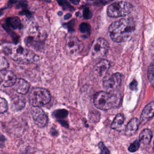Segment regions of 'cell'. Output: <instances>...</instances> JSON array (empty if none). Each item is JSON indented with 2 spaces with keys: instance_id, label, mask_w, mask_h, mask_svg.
Masks as SVG:
<instances>
[{
  "instance_id": "21",
  "label": "cell",
  "mask_w": 154,
  "mask_h": 154,
  "mask_svg": "<svg viewBox=\"0 0 154 154\" xmlns=\"http://www.w3.org/2000/svg\"><path fill=\"white\" fill-rule=\"evenodd\" d=\"M9 64L6 58L0 54V71L6 70L8 67Z\"/></svg>"
},
{
  "instance_id": "31",
  "label": "cell",
  "mask_w": 154,
  "mask_h": 154,
  "mask_svg": "<svg viewBox=\"0 0 154 154\" xmlns=\"http://www.w3.org/2000/svg\"><path fill=\"white\" fill-rule=\"evenodd\" d=\"M61 14H62L61 11H59V13H58V14H59V15H61Z\"/></svg>"
},
{
  "instance_id": "20",
  "label": "cell",
  "mask_w": 154,
  "mask_h": 154,
  "mask_svg": "<svg viewBox=\"0 0 154 154\" xmlns=\"http://www.w3.org/2000/svg\"><path fill=\"white\" fill-rule=\"evenodd\" d=\"M79 30L84 34L89 35L90 34V26L87 23H82L80 25Z\"/></svg>"
},
{
  "instance_id": "12",
  "label": "cell",
  "mask_w": 154,
  "mask_h": 154,
  "mask_svg": "<svg viewBox=\"0 0 154 154\" xmlns=\"http://www.w3.org/2000/svg\"><path fill=\"white\" fill-rule=\"evenodd\" d=\"M154 116V101L150 102L143 109L140 120L141 123H146Z\"/></svg>"
},
{
  "instance_id": "16",
  "label": "cell",
  "mask_w": 154,
  "mask_h": 154,
  "mask_svg": "<svg viewBox=\"0 0 154 154\" xmlns=\"http://www.w3.org/2000/svg\"><path fill=\"white\" fill-rule=\"evenodd\" d=\"M25 105V100L23 97L17 95L15 96L11 101V106L16 110H20Z\"/></svg>"
},
{
  "instance_id": "18",
  "label": "cell",
  "mask_w": 154,
  "mask_h": 154,
  "mask_svg": "<svg viewBox=\"0 0 154 154\" xmlns=\"http://www.w3.org/2000/svg\"><path fill=\"white\" fill-rule=\"evenodd\" d=\"M124 120H125V118L122 114L120 113L117 114L111 125V128L113 129H118L123 125V123H124Z\"/></svg>"
},
{
  "instance_id": "5",
  "label": "cell",
  "mask_w": 154,
  "mask_h": 154,
  "mask_svg": "<svg viewBox=\"0 0 154 154\" xmlns=\"http://www.w3.org/2000/svg\"><path fill=\"white\" fill-rule=\"evenodd\" d=\"M133 6L126 1H119L112 3L107 8V14L111 17H119L129 14Z\"/></svg>"
},
{
  "instance_id": "27",
  "label": "cell",
  "mask_w": 154,
  "mask_h": 154,
  "mask_svg": "<svg viewBox=\"0 0 154 154\" xmlns=\"http://www.w3.org/2000/svg\"><path fill=\"white\" fill-rule=\"evenodd\" d=\"M129 88L132 90H136L137 89V82L136 80H133L129 84Z\"/></svg>"
},
{
  "instance_id": "9",
  "label": "cell",
  "mask_w": 154,
  "mask_h": 154,
  "mask_svg": "<svg viewBox=\"0 0 154 154\" xmlns=\"http://www.w3.org/2000/svg\"><path fill=\"white\" fill-rule=\"evenodd\" d=\"M31 111L32 117L36 125L40 128L45 127L48 122L46 114L38 106H34Z\"/></svg>"
},
{
  "instance_id": "28",
  "label": "cell",
  "mask_w": 154,
  "mask_h": 154,
  "mask_svg": "<svg viewBox=\"0 0 154 154\" xmlns=\"http://www.w3.org/2000/svg\"><path fill=\"white\" fill-rule=\"evenodd\" d=\"M72 17V14H71V13H67L65 16H64V19H65V20H67V19H70V17Z\"/></svg>"
},
{
  "instance_id": "14",
  "label": "cell",
  "mask_w": 154,
  "mask_h": 154,
  "mask_svg": "<svg viewBox=\"0 0 154 154\" xmlns=\"http://www.w3.org/2000/svg\"><path fill=\"white\" fill-rule=\"evenodd\" d=\"M139 124H140V122L137 118L132 119L129 122V123L126 126V128L125 129L126 135H132L134 134H135L138 128Z\"/></svg>"
},
{
  "instance_id": "2",
  "label": "cell",
  "mask_w": 154,
  "mask_h": 154,
  "mask_svg": "<svg viewBox=\"0 0 154 154\" xmlns=\"http://www.w3.org/2000/svg\"><path fill=\"white\" fill-rule=\"evenodd\" d=\"M3 49L11 59L19 63H31L38 60V57L33 51L20 45H6Z\"/></svg>"
},
{
  "instance_id": "25",
  "label": "cell",
  "mask_w": 154,
  "mask_h": 154,
  "mask_svg": "<svg viewBox=\"0 0 154 154\" xmlns=\"http://www.w3.org/2000/svg\"><path fill=\"white\" fill-rule=\"evenodd\" d=\"M98 147L100 150V152L102 153H109V151L108 150V149L106 147V146L104 145V144L102 142H100L98 144Z\"/></svg>"
},
{
  "instance_id": "13",
  "label": "cell",
  "mask_w": 154,
  "mask_h": 154,
  "mask_svg": "<svg viewBox=\"0 0 154 154\" xmlns=\"http://www.w3.org/2000/svg\"><path fill=\"white\" fill-rule=\"evenodd\" d=\"M14 90L20 94H25L29 90V83L23 79L19 78L16 79L13 85Z\"/></svg>"
},
{
  "instance_id": "10",
  "label": "cell",
  "mask_w": 154,
  "mask_h": 154,
  "mask_svg": "<svg viewBox=\"0 0 154 154\" xmlns=\"http://www.w3.org/2000/svg\"><path fill=\"white\" fill-rule=\"evenodd\" d=\"M16 79V76L11 71L4 70L0 73V84L4 87L13 86Z\"/></svg>"
},
{
  "instance_id": "17",
  "label": "cell",
  "mask_w": 154,
  "mask_h": 154,
  "mask_svg": "<svg viewBox=\"0 0 154 154\" xmlns=\"http://www.w3.org/2000/svg\"><path fill=\"white\" fill-rule=\"evenodd\" d=\"M7 23L8 26L13 29L20 28L22 24L20 20L17 17H10L7 19Z\"/></svg>"
},
{
  "instance_id": "1",
  "label": "cell",
  "mask_w": 154,
  "mask_h": 154,
  "mask_svg": "<svg viewBox=\"0 0 154 154\" xmlns=\"http://www.w3.org/2000/svg\"><path fill=\"white\" fill-rule=\"evenodd\" d=\"M135 29V21L132 17L123 18L112 22L108 28L111 39L115 42L128 40Z\"/></svg>"
},
{
  "instance_id": "11",
  "label": "cell",
  "mask_w": 154,
  "mask_h": 154,
  "mask_svg": "<svg viewBox=\"0 0 154 154\" xmlns=\"http://www.w3.org/2000/svg\"><path fill=\"white\" fill-rule=\"evenodd\" d=\"M110 66L109 61L107 60H102L94 67V73L98 77L104 76Z\"/></svg>"
},
{
  "instance_id": "7",
  "label": "cell",
  "mask_w": 154,
  "mask_h": 154,
  "mask_svg": "<svg viewBox=\"0 0 154 154\" xmlns=\"http://www.w3.org/2000/svg\"><path fill=\"white\" fill-rule=\"evenodd\" d=\"M122 76L119 73H115L106 75L103 80V88L108 92L116 91L120 85Z\"/></svg>"
},
{
  "instance_id": "33",
  "label": "cell",
  "mask_w": 154,
  "mask_h": 154,
  "mask_svg": "<svg viewBox=\"0 0 154 154\" xmlns=\"http://www.w3.org/2000/svg\"><path fill=\"white\" fill-rule=\"evenodd\" d=\"M153 144H154V143H153Z\"/></svg>"
},
{
  "instance_id": "23",
  "label": "cell",
  "mask_w": 154,
  "mask_h": 154,
  "mask_svg": "<svg viewBox=\"0 0 154 154\" xmlns=\"http://www.w3.org/2000/svg\"><path fill=\"white\" fill-rule=\"evenodd\" d=\"M140 143L139 140L134 141L129 146L128 150L131 152H134L137 151L139 147H140Z\"/></svg>"
},
{
  "instance_id": "6",
  "label": "cell",
  "mask_w": 154,
  "mask_h": 154,
  "mask_svg": "<svg viewBox=\"0 0 154 154\" xmlns=\"http://www.w3.org/2000/svg\"><path fill=\"white\" fill-rule=\"evenodd\" d=\"M109 49L108 42L103 38H99L96 40L91 48V57L95 59L103 57L107 53Z\"/></svg>"
},
{
  "instance_id": "3",
  "label": "cell",
  "mask_w": 154,
  "mask_h": 154,
  "mask_svg": "<svg viewBox=\"0 0 154 154\" xmlns=\"http://www.w3.org/2000/svg\"><path fill=\"white\" fill-rule=\"evenodd\" d=\"M93 102L97 108L107 110L117 106L120 103V97L112 92L99 91L94 95Z\"/></svg>"
},
{
  "instance_id": "4",
  "label": "cell",
  "mask_w": 154,
  "mask_h": 154,
  "mask_svg": "<svg viewBox=\"0 0 154 154\" xmlns=\"http://www.w3.org/2000/svg\"><path fill=\"white\" fill-rule=\"evenodd\" d=\"M51 94L46 89L37 87L33 88L29 95V101L34 106L41 107L51 100Z\"/></svg>"
},
{
  "instance_id": "15",
  "label": "cell",
  "mask_w": 154,
  "mask_h": 154,
  "mask_svg": "<svg viewBox=\"0 0 154 154\" xmlns=\"http://www.w3.org/2000/svg\"><path fill=\"white\" fill-rule=\"evenodd\" d=\"M152 132L149 129H143L139 135V141L141 144L147 145L151 141Z\"/></svg>"
},
{
  "instance_id": "19",
  "label": "cell",
  "mask_w": 154,
  "mask_h": 154,
  "mask_svg": "<svg viewBox=\"0 0 154 154\" xmlns=\"http://www.w3.org/2000/svg\"><path fill=\"white\" fill-rule=\"evenodd\" d=\"M147 76L150 84L154 87V63H151L147 69Z\"/></svg>"
},
{
  "instance_id": "22",
  "label": "cell",
  "mask_w": 154,
  "mask_h": 154,
  "mask_svg": "<svg viewBox=\"0 0 154 154\" xmlns=\"http://www.w3.org/2000/svg\"><path fill=\"white\" fill-rule=\"evenodd\" d=\"M8 109V103L5 99L0 97V114L6 112Z\"/></svg>"
},
{
  "instance_id": "24",
  "label": "cell",
  "mask_w": 154,
  "mask_h": 154,
  "mask_svg": "<svg viewBox=\"0 0 154 154\" xmlns=\"http://www.w3.org/2000/svg\"><path fill=\"white\" fill-rule=\"evenodd\" d=\"M57 1L58 2L59 5L62 6L64 9L71 10H74V8L70 5H69L66 1H64V0H57Z\"/></svg>"
},
{
  "instance_id": "29",
  "label": "cell",
  "mask_w": 154,
  "mask_h": 154,
  "mask_svg": "<svg viewBox=\"0 0 154 154\" xmlns=\"http://www.w3.org/2000/svg\"><path fill=\"white\" fill-rule=\"evenodd\" d=\"M69 1H70V2H72V4H73L77 5V4H78V3L79 2L80 0H69Z\"/></svg>"
},
{
  "instance_id": "32",
  "label": "cell",
  "mask_w": 154,
  "mask_h": 154,
  "mask_svg": "<svg viewBox=\"0 0 154 154\" xmlns=\"http://www.w3.org/2000/svg\"><path fill=\"white\" fill-rule=\"evenodd\" d=\"M88 1H96V0H88Z\"/></svg>"
},
{
  "instance_id": "26",
  "label": "cell",
  "mask_w": 154,
  "mask_h": 154,
  "mask_svg": "<svg viewBox=\"0 0 154 154\" xmlns=\"http://www.w3.org/2000/svg\"><path fill=\"white\" fill-rule=\"evenodd\" d=\"M91 12L90 9L88 8H85L83 11V17L86 19H88L91 17Z\"/></svg>"
},
{
  "instance_id": "30",
  "label": "cell",
  "mask_w": 154,
  "mask_h": 154,
  "mask_svg": "<svg viewBox=\"0 0 154 154\" xmlns=\"http://www.w3.org/2000/svg\"><path fill=\"white\" fill-rule=\"evenodd\" d=\"M112 1H114V0H100V1L102 4H103L109 3V2H110Z\"/></svg>"
},
{
  "instance_id": "8",
  "label": "cell",
  "mask_w": 154,
  "mask_h": 154,
  "mask_svg": "<svg viewBox=\"0 0 154 154\" xmlns=\"http://www.w3.org/2000/svg\"><path fill=\"white\" fill-rule=\"evenodd\" d=\"M84 47L83 43L75 36L69 37L66 42V51L70 55H75L80 53Z\"/></svg>"
}]
</instances>
